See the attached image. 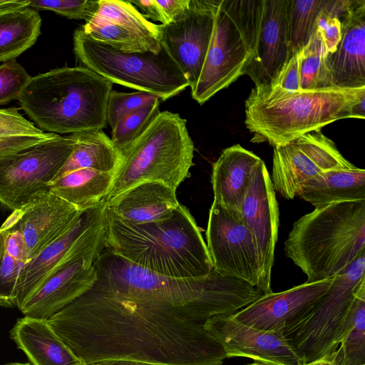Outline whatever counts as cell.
Here are the masks:
<instances>
[{
  "instance_id": "obj_38",
  "label": "cell",
  "mask_w": 365,
  "mask_h": 365,
  "mask_svg": "<svg viewBox=\"0 0 365 365\" xmlns=\"http://www.w3.org/2000/svg\"><path fill=\"white\" fill-rule=\"evenodd\" d=\"M24 264L4 252L0 267V306L16 307L17 286Z\"/></svg>"
},
{
  "instance_id": "obj_27",
  "label": "cell",
  "mask_w": 365,
  "mask_h": 365,
  "mask_svg": "<svg viewBox=\"0 0 365 365\" xmlns=\"http://www.w3.org/2000/svg\"><path fill=\"white\" fill-rule=\"evenodd\" d=\"M70 135L75 141L73 150L54 180L78 169L116 173L123 157L111 138L102 130Z\"/></svg>"
},
{
  "instance_id": "obj_3",
  "label": "cell",
  "mask_w": 365,
  "mask_h": 365,
  "mask_svg": "<svg viewBox=\"0 0 365 365\" xmlns=\"http://www.w3.org/2000/svg\"><path fill=\"white\" fill-rule=\"evenodd\" d=\"M113 83L85 66L62 67L31 77L19 99L42 130L75 134L106 126Z\"/></svg>"
},
{
  "instance_id": "obj_39",
  "label": "cell",
  "mask_w": 365,
  "mask_h": 365,
  "mask_svg": "<svg viewBox=\"0 0 365 365\" xmlns=\"http://www.w3.org/2000/svg\"><path fill=\"white\" fill-rule=\"evenodd\" d=\"M45 133L15 108H0V138L38 136Z\"/></svg>"
},
{
  "instance_id": "obj_36",
  "label": "cell",
  "mask_w": 365,
  "mask_h": 365,
  "mask_svg": "<svg viewBox=\"0 0 365 365\" xmlns=\"http://www.w3.org/2000/svg\"><path fill=\"white\" fill-rule=\"evenodd\" d=\"M99 6V0L30 1V7L48 10L71 19L89 21Z\"/></svg>"
},
{
  "instance_id": "obj_18",
  "label": "cell",
  "mask_w": 365,
  "mask_h": 365,
  "mask_svg": "<svg viewBox=\"0 0 365 365\" xmlns=\"http://www.w3.org/2000/svg\"><path fill=\"white\" fill-rule=\"evenodd\" d=\"M331 278L263 294L233 314L240 322L262 330L283 331L309 311L329 288Z\"/></svg>"
},
{
  "instance_id": "obj_2",
  "label": "cell",
  "mask_w": 365,
  "mask_h": 365,
  "mask_svg": "<svg viewBox=\"0 0 365 365\" xmlns=\"http://www.w3.org/2000/svg\"><path fill=\"white\" fill-rule=\"evenodd\" d=\"M106 213V247L154 273L178 278L207 275L212 269L207 245L190 210L180 204L168 219L144 224Z\"/></svg>"
},
{
  "instance_id": "obj_34",
  "label": "cell",
  "mask_w": 365,
  "mask_h": 365,
  "mask_svg": "<svg viewBox=\"0 0 365 365\" xmlns=\"http://www.w3.org/2000/svg\"><path fill=\"white\" fill-rule=\"evenodd\" d=\"M159 99L145 91L124 93L111 91L106 106V120L111 129L124 115L135 111Z\"/></svg>"
},
{
  "instance_id": "obj_45",
  "label": "cell",
  "mask_w": 365,
  "mask_h": 365,
  "mask_svg": "<svg viewBox=\"0 0 365 365\" xmlns=\"http://www.w3.org/2000/svg\"><path fill=\"white\" fill-rule=\"evenodd\" d=\"M87 365H159L128 359H108L88 364Z\"/></svg>"
},
{
  "instance_id": "obj_30",
  "label": "cell",
  "mask_w": 365,
  "mask_h": 365,
  "mask_svg": "<svg viewBox=\"0 0 365 365\" xmlns=\"http://www.w3.org/2000/svg\"><path fill=\"white\" fill-rule=\"evenodd\" d=\"M336 353L340 365L365 364V282L356 294Z\"/></svg>"
},
{
  "instance_id": "obj_32",
  "label": "cell",
  "mask_w": 365,
  "mask_h": 365,
  "mask_svg": "<svg viewBox=\"0 0 365 365\" xmlns=\"http://www.w3.org/2000/svg\"><path fill=\"white\" fill-rule=\"evenodd\" d=\"M297 55L301 90L334 88L326 66L327 52L317 31Z\"/></svg>"
},
{
  "instance_id": "obj_17",
  "label": "cell",
  "mask_w": 365,
  "mask_h": 365,
  "mask_svg": "<svg viewBox=\"0 0 365 365\" xmlns=\"http://www.w3.org/2000/svg\"><path fill=\"white\" fill-rule=\"evenodd\" d=\"M205 328L222 348L227 359L247 357L264 365H303L281 332L247 326L232 314L212 317Z\"/></svg>"
},
{
  "instance_id": "obj_25",
  "label": "cell",
  "mask_w": 365,
  "mask_h": 365,
  "mask_svg": "<svg viewBox=\"0 0 365 365\" xmlns=\"http://www.w3.org/2000/svg\"><path fill=\"white\" fill-rule=\"evenodd\" d=\"M10 337L32 365H87L56 333L48 319L19 318Z\"/></svg>"
},
{
  "instance_id": "obj_7",
  "label": "cell",
  "mask_w": 365,
  "mask_h": 365,
  "mask_svg": "<svg viewBox=\"0 0 365 365\" xmlns=\"http://www.w3.org/2000/svg\"><path fill=\"white\" fill-rule=\"evenodd\" d=\"M263 0H220L211 42L192 98L203 104L227 88L246 69L253 56Z\"/></svg>"
},
{
  "instance_id": "obj_20",
  "label": "cell",
  "mask_w": 365,
  "mask_h": 365,
  "mask_svg": "<svg viewBox=\"0 0 365 365\" xmlns=\"http://www.w3.org/2000/svg\"><path fill=\"white\" fill-rule=\"evenodd\" d=\"M287 4L288 0H263L255 50L245 72L255 86L272 84L289 59Z\"/></svg>"
},
{
  "instance_id": "obj_24",
  "label": "cell",
  "mask_w": 365,
  "mask_h": 365,
  "mask_svg": "<svg viewBox=\"0 0 365 365\" xmlns=\"http://www.w3.org/2000/svg\"><path fill=\"white\" fill-rule=\"evenodd\" d=\"M175 191L160 182H143L106 202V207L133 224L161 221L169 218L180 205Z\"/></svg>"
},
{
  "instance_id": "obj_16",
  "label": "cell",
  "mask_w": 365,
  "mask_h": 365,
  "mask_svg": "<svg viewBox=\"0 0 365 365\" xmlns=\"http://www.w3.org/2000/svg\"><path fill=\"white\" fill-rule=\"evenodd\" d=\"M240 219L257 247L264 294L272 292L271 276L278 238L279 212L270 175L262 160L255 168L240 207Z\"/></svg>"
},
{
  "instance_id": "obj_49",
  "label": "cell",
  "mask_w": 365,
  "mask_h": 365,
  "mask_svg": "<svg viewBox=\"0 0 365 365\" xmlns=\"http://www.w3.org/2000/svg\"><path fill=\"white\" fill-rule=\"evenodd\" d=\"M247 365H264V364H260V363H258V362H254L252 364H247Z\"/></svg>"
},
{
  "instance_id": "obj_14",
  "label": "cell",
  "mask_w": 365,
  "mask_h": 365,
  "mask_svg": "<svg viewBox=\"0 0 365 365\" xmlns=\"http://www.w3.org/2000/svg\"><path fill=\"white\" fill-rule=\"evenodd\" d=\"M220 0H190L173 22L158 24L161 46L180 68L191 90L199 79L211 42Z\"/></svg>"
},
{
  "instance_id": "obj_19",
  "label": "cell",
  "mask_w": 365,
  "mask_h": 365,
  "mask_svg": "<svg viewBox=\"0 0 365 365\" xmlns=\"http://www.w3.org/2000/svg\"><path fill=\"white\" fill-rule=\"evenodd\" d=\"M338 18L341 37L334 52L326 56L334 87H365V1L346 0Z\"/></svg>"
},
{
  "instance_id": "obj_10",
  "label": "cell",
  "mask_w": 365,
  "mask_h": 365,
  "mask_svg": "<svg viewBox=\"0 0 365 365\" xmlns=\"http://www.w3.org/2000/svg\"><path fill=\"white\" fill-rule=\"evenodd\" d=\"M100 221L74 242L64 257L19 309L24 316L48 319L88 290L97 279L94 262L106 247Z\"/></svg>"
},
{
  "instance_id": "obj_31",
  "label": "cell",
  "mask_w": 365,
  "mask_h": 365,
  "mask_svg": "<svg viewBox=\"0 0 365 365\" xmlns=\"http://www.w3.org/2000/svg\"><path fill=\"white\" fill-rule=\"evenodd\" d=\"M327 0H288L287 9V43L291 56L297 54L317 30V16Z\"/></svg>"
},
{
  "instance_id": "obj_13",
  "label": "cell",
  "mask_w": 365,
  "mask_h": 365,
  "mask_svg": "<svg viewBox=\"0 0 365 365\" xmlns=\"http://www.w3.org/2000/svg\"><path fill=\"white\" fill-rule=\"evenodd\" d=\"M206 239L216 272L245 281L264 292L259 254L251 233L215 200L210 209Z\"/></svg>"
},
{
  "instance_id": "obj_5",
  "label": "cell",
  "mask_w": 365,
  "mask_h": 365,
  "mask_svg": "<svg viewBox=\"0 0 365 365\" xmlns=\"http://www.w3.org/2000/svg\"><path fill=\"white\" fill-rule=\"evenodd\" d=\"M365 250V200L315 207L296 221L284 252L312 283L332 277Z\"/></svg>"
},
{
  "instance_id": "obj_12",
  "label": "cell",
  "mask_w": 365,
  "mask_h": 365,
  "mask_svg": "<svg viewBox=\"0 0 365 365\" xmlns=\"http://www.w3.org/2000/svg\"><path fill=\"white\" fill-rule=\"evenodd\" d=\"M354 165L331 140L316 130L274 147L270 178L275 192L292 200L299 195L306 182L321 173Z\"/></svg>"
},
{
  "instance_id": "obj_15",
  "label": "cell",
  "mask_w": 365,
  "mask_h": 365,
  "mask_svg": "<svg viewBox=\"0 0 365 365\" xmlns=\"http://www.w3.org/2000/svg\"><path fill=\"white\" fill-rule=\"evenodd\" d=\"M81 28L94 41L120 51L158 53L161 50L158 24L129 1L99 0L97 11Z\"/></svg>"
},
{
  "instance_id": "obj_33",
  "label": "cell",
  "mask_w": 365,
  "mask_h": 365,
  "mask_svg": "<svg viewBox=\"0 0 365 365\" xmlns=\"http://www.w3.org/2000/svg\"><path fill=\"white\" fill-rule=\"evenodd\" d=\"M160 99L124 115L111 129V140L124 154L160 113Z\"/></svg>"
},
{
  "instance_id": "obj_48",
  "label": "cell",
  "mask_w": 365,
  "mask_h": 365,
  "mask_svg": "<svg viewBox=\"0 0 365 365\" xmlns=\"http://www.w3.org/2000/svg\"><path fill=\"white\" fill-rule=\"evenodd\" d=\"M4 365H31L29 363H19V362H13V363H9Z\"/></svg>"
},
{
  "instance_id": "obj_41",
  "label": "cell",
  "mask_w": 365,
  "mask_h": 365,
  "mask_svg": "<svg viewBox=\"0 0 365 365\" xmlns=\"http://www.w3.org/2000/svg\"><path fill=\"white\" fill-rule=\"evenodd\" d=\"M6 221L8 223V230L5 237V253L26 264L29 261L28 250L19 224V212H13Z\"/></svg>"
},
{
  "instance_id": "obj_22",
  "label": "cell",
  "mask_w": 365,
  "mask_h": 365,
  "mask_svg": "<svg viewBox=\"0 0 365 365\" xmlns=\"http://www.w3.org/2000/svg\"><path fill=\"white\" fill-rule=\"evenodd\" d=\"M105 214L104 202L83 211L61 237L24 264L17 286L16 307L18 309L55 268L81 235Z\"/></svg>"
},
{
  "instance_id": "obj_50",
  "label": "cell",
  "mask_w": 365,
  "mask_h": 365,
  "mask_svg": "<svg viewBox=\"0 0 365 365\" xmlns=\"http://www.w3.org/2000/svg\"><path fill=\"white\" fill-rule=\"evenodd\" d=\"M364 365H365V364H364Z\"/></svg>"
},
{
  "instance_id": "obj_6",
  "label": "cell",
  "mask_w": 365,
  "mask_h": 365,
  "mask_svg": "<svg viewBox=\"0 0 365 365\" xmlns=\"http://www.w3.org/2000/svg\"><path fill=\"white\" fill-rule=\"evenodd\" d=\"M193 152L186 120L178 113L160 112L123 154L121 165L104 202L147 181L160 182L176 190L190 175Z\"/></svg>"
},
{
  "instance_id": "obj_40",
  "label": "cell",
  "mask_w": 365,
  "mask_h": 365,
  "mask_svg": "<svg viewBox=\"0 0 365 365\" xmlns=\"http://www.w3.org/2000/svg\"><path fill=\"white\" fill-rule=\"evenodd\" d=\"M326 5L317 16V33L320 36L328 53L335 51L341 37V22L337 16L329 12Z\"/></svg>"
},
{
  "instance_id": "obj_37",
  "label": "cell",
  "mask_w": 365,
  "mask_h": 365,
  "mask_svg": "<svg viewBox=\"0 0 365 365\" xmlns=\"http://www.w3.org/2000/svg\"><path fill=\"white\" fill-rule=\"evenodd\" d=\"M138 6L145 19L160 21L161 24L173 22L189 6L190 0H138L129 1Z\"/></svg>"
},
{
  "instance_id": "obj_46",
  "label": "cell",
  "mask_w": 365,
  "mask_h": 365,
  "mask_svg": "<svg viewBox=\"0 0 365 365\" xmlns=\"http://www.w3.org/2000/svg\"><path fill=\"white\" fill-rule=\"evenodd\" d=\"M303 365H340V361L335 351L334 353L317 361Z\"/></svg>"
},
{
  "instance_id": "obj_26",
  "label": "cell",
  "mask_w": 365,
  "mask_h": 365,
  "mask_svg": "<svg viewBox=\"0 0 365 365\" xmlns=\"http://www.w3.org/2000/svg\"><path fill=\"white\" fill-rule=\"evenodd\" d=\"M298 196L314 207L365 200V170L354 165L324 171L306 182Z\"/></svg>"
},
{
  "instance_id": "obj_1",
  "label": "cell",
  "mask_w": 365,
  "mask_h": 365,
  "mask_svg": "<svg viewBox=\"0 0 365 365\" xmlns=\"http://www.w3.org/2000/svg\"><path fill=\"white\" fill-rule=\"evenodd\" d=\"M93 287L48 322L86 364L128 359L159 365H224L226 355L205 328L233 314L260 292L213 268L178 278L139 267L105 247Z\"/></svg>"
},
{
  "instance_id": "obj_21",
  "label": "cell",
  "mask_w": 365,
  "mask_h": 365,
  "mask_svg": "<svg viewBox=\"0 0 365 365\" xmlns=\"http://www.w3.org/2000/svg\"><path fill=\"white\" fill-rule=\"evenodd\" d=\"M18 212L30 260L61 237L83 211L49 191Z\"/></svg>"
},
{
  "instance_id": "obj_29",
  "label": "cell",
  "mask_w": 365,
  "mask_h": 365,
  "mask_svg": "<svg viewBox=\"0 0 365 365\" xmlns=\"http://www.w3.org/2000/svg\"><path fill=\"white\" fill-rule=\"evenodd\" d=\"M41 18L30 6L0 14V63L15 60L36 41Z\"/></svg>"
},
{
  "instance_id": "obj_28",
  "label": "cell",
  "mask_w": 365,
  "mask_h": 365,
  "mask_svg": "<svg viewBox=\"0 0 365 365\" xmlns=\"http://www.w3.org/2000/svg\"><path fill=\"white\" fill-rule=\"evenodd\" d=\"M115 175L114 173L78 169L51 182L49 191L79 211H84L104 202L111 189Z\"/></svg>"
},
{
  "instance_id": "obj_42",
  "label": "cell",
  "mask_w": 365,
  "mask_h": 365,
  "mask_svg": "<svg viewBox=\"0 0 365 365\" xmlns=\"http://www.w3.org/2000/svg\"><path fill=\"white\" fill-rule=\"evenodd\" d=\"M272 84L290 91L301 90L297 54L290 57Z\"/></svg>"
},
{
  "instance_id": "obj_47",
  "label": "cell",
  "mask_w": 365,
  "mask_h": 365,
  "mask_svg": "<svg viewBox=\"0 0 365 365\" xmlns=\"http://www.w3.org/2000/svg\"><path fill=\"white\" fill-rule=\"evenodd\" d=\"M8 230V223L6 221L0 227V267L5 252V237Z\"/></svg>"
},
{
  "instance_id": "obj_11",
  "label": "cell",
  "mask_w": 365,
  "mask_h": 365,
  "mask_svg": "<svg viewBox=\"0 0 365 365\" xmlns=\"http://www.w3.org/2000/svg\"><path fill=\"white\" fill-rule=\"evenodd\" d=\"M70 135L43 140L0 157V202L19 211L41 195L73 150Z\"/></svg>"
},
{
  "instance_id": "obj_44",
  "label": "cell",
  "mask_w": 365,
  "mask_h": 365,
  "mask_svg": "<svg viewBox=\"0 0 365 365\" xmlns=\"http://www.w3.org/2000/svg\"><path fill=\"white\" fill-rule=\"evenodd\" d=\"M30 6V1L0 0V14Z\"/></svg>"
},
{
  "instance_id": "obj_9",
  "label": "cell",
  "mask_w": 365,
  "mask_h": 365,
  "mask_svg": "<svg viewBox=\"0 0 365 365\" xmlns=\"http://www.w3.org/2000/svg\"><path fill=\"white\" fill-rule=\"evenodd\" d=\"M365 282V250L334 276L320 300L283 331L303 364L334 353L356 294Z\"/></svg>"
},
{
  "instance_id": "obj_43",
  "label": "cell",
  "mask_w": 365,
  "mask_h": 365,
  "mask_svg": "<svg viewBox=\"0 0 365 365\" xmlns=\"http://www.w3.org/2000/svg\"><path fill=\"white\" fill-rule=\"evenodd\" d=\"M58 134L45 133L38 136H20L0 138V157L19 151L22 149L53 138Z\"/></svg>"
},
{
  "instance_id": "obj_8",
  "label": "cell",
  "mask_w": 365,
  "mask_h": 365,
  "mask_svg": "<svg viewBox=\"0 0 365 365\" xmlns=\"http://www.w3.org/2000/svg\"><path fill=\"white\" fill-rule=\"evenodd\" d=\"M73 51L83 66L113 83L150 93L162 101L189 86L187 78L162 46L158 53L123 52L94 41L80 27L73 34Z\"/></svg>"
},
{
  "instance_id": "obj_4",
  "label": "cell",
  "mask_w": 365,
  "mask_h": 365,
  "mask_svg": "<svg viewBox=\"0 0 365 365\" xmlns=\"http://www.w3.org/2000/svg\"><path fill=\"white\" fill-rule=\"evenodd\" d=\"M365 87L287 91L276 85L255 86L245 101V125L253 143L285 145L340 119L350 118Z\"/></svg>"
},
{
  "instance_id": "obj_23",
  "label": "cell",
  "mask_w": 365,
  "mask_h": 365,
  "mask_svg": "<svg viewBox=\"0 0 365 365\" xmlns=\"http://www.w3.org/2000/svg\"><path fill=\"white\" fill-rule=\"evenodd\" d=\"M239 144L225 148L212 166L214 200L235 220L241 221L240 207L252 172L261 160Z\"/></svg>"
},
{
  "instance_id": "obj_35",
  "label": "cell",
  "mask_w": 365,
  "mask_h": 365,
  "mask_svg": "<svg viewBox=\"0 0 365 365\" xmlns=\"http://www.w3.org/2000/svg\"><path fill=\"white\" fill-rule=\"evenodd\" d=\"M31 76L16 60L0 66V105L19 100Z\"/></svg>"
}]
</instances>
